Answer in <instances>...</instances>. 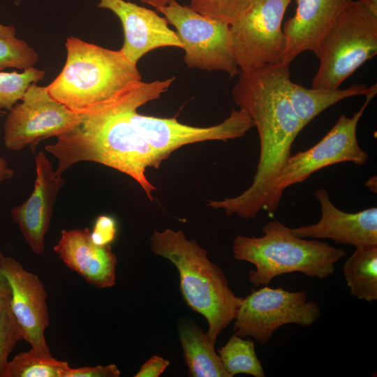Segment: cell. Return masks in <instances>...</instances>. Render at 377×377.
<instances>
[{"mask_svg": "<svg viewBox=\"0 0 377 377\" xmlns=\"http://www.w3.org/2000/svg\"><path fill=\"white\" fill-rule=\"evenodd\" d=\"M149 242L155 255L176 267L184 301L206 318L207 335L216 343L219 334L235 319L243 297L233 293L222 269L209 260L207 251L195 239H187L182 230H154Z\"/></svg>", "mask_w": 377, "mask_h": 377, "instance_id": "cell-3", "label": "cell"}, {"mask_svg": "<svg viewBox=\"0 0 377 377\" xmlns=\"http://www.w3.org/2000/svg\"><path fill=\"white\" fill-rule=\"evenodd\" d=\"M371 86L353 84L346 89L305 88L291 80L288 83V95L302 128L316 116L337 102L355 96L367 95Z\"/></svg>", "mask_w": 377, "mask_h": 377, "instance_id": "cell-20", "label": "cell"}, {"mask_svg": "<svg viewBox=\"0 0 377 377\" xmlns=\"http://www.w3.org/2000/svg\"><path fill=\"white\" fill-rule=\"evenodd\" d=\"M366 186L373 192H374V189L376 191V177L369 178L366 183Z\"/></svg>", "mask_w": 377, "mask_h": 377, "instance_id": "cell-36", "label": "cell"}, {"mask_svg": "<svg viewBox=\"0 0 377 377\" xmlns=\"http://www.w3.org/2000/svg\"><path fill=\"white\" fill-rule=\"evenodd\" d=\"M22 339L21 328L11 309L10 301L0 299V377H3L10 353Z\"/></svg>", "mask_w": 377, "mask_h": 377, "instance_id": "cell-26", "label": "cell"}, {"mask_svg": "<svg viewBox=\"0 0 377 377\" xmlns=\"http://www.w3.org/2000/svg\"><path fill=\"white\" fill-rule=\"evenodd\" d=\"M21 101L9 110L4 124V145L12 151L29 147L34 151L41 140L73 130L84 116L69 110L52 98L46 87L36 83L29 85Z\"/></svg>", "mask_w": 377, "mask_h": 377, "instance_id": "cell-11", "label": "cell"}, {"mask_svg": "<svg viewBox=\"0 0 377 377\" xmlns=\"http://www.w3.org/2000/svg\"><path fill=\"white\" fill-rule=\"evenodd\" d=\"M262 232L260 237L239 235L232 245L236 260L255 265L249 277L256 286H267L274 277L295 272L323 279L334 273L335 265L346 256L343 249L295 235L276 220L269 221Z\"/></svg>", "mask_w": 377, "mask_h": 377, "instance_id": "cell-5", "label": "cell"}, {"mask_svg": "<svg viewBox=\"0 0 377 377\" xmlns=\"http://www.w3.org/2000/svg\"><path fill=\"white\" fill-rule=\"evenodd\" d=\"M98 7L110 10L121 21L124 40L119 50L135 64L152 50L182 48L176 32L168 27L166 19L152 10L124 0H99Z\"/></svg>", "mask_w": 377, "mask_h": 377, "instance_id": "cell-14", "label": "cell"}, {"mask_svg": "<svg viewBox=\"0 0 377 377\" xmlns=\"http://www.w3.org/2000/svg\"><path fill=\"white\" fill-rule=\"evenodd\" d=\"M117 232L115 219L108 215L99 216L95 221L94 229L90 232L92 242L98 246L110 245Z\"/></svg>", "mask_w": 377, "mask_h": 377, "instance_id": "cell-28", "label": "cell"}, {"mask_svg": "<svg viewBox=\"0 0 377 377\" xmlns=\"http://www.w3.org/2000/svg\"><path fill=\"white\" fill-rule=\"evenodd\" d=\"M377 54V16L359 1H350L322 39L319 67L311 88L337 89Z\"/></svg>", "mask_w": 377, "mask_h": 377, "instance_id": "cell-6", "label": "cell"}, {"mask_svg": "<svg viewBox=\"0 0 377 377\" xmlns=\"http://www.w3.org/2000/svg\"><path fill=\"white\" fill-rule=\"evenodd\" d=\"M377 92L376 84L371 86L361 108L350 117L341 114L334 126L312 147L291 155L272 183L273 200L279 208L285 189L304 182L315 172L325 167L352 162L366 163L369 154L359 145L356 131L360 119Z\"/></svg>", "mask_w": 377, "mask_h": 377, "instance_id": "cell-7", "label": "cell"}, {"mask_svg": "<svg viewBox=\"0 0 377 377\" xmlns=\"http://www.w3.org/2000/svg\"><path fill=\"white\" fill-rule=\"evenodd\" d=\"M120 374L118 367L110 364L105 366L70 368L65 377H118Z\"/></svg>", "mask_w": 377, "mask_h": 377, "instance_id": "cell-29", "label": "cell"}, {"mask_svg": "<svg viewBox=\"0 0 377 377\" xmlns=\"http://www.w3.org/2000/svg\"><path fill=\"white\" fill-rule=\"evenodd\" d=\"M174 80L132 82L84 114L73 130L45 147L57 159L55 174L62 175L78 162H96L133 178L153 200L156 188L147 178L146 170L158 168L162 162L143 138L133 115L140 107L159 98Z\"/></svg>", "mask_w": 377, "mask_h": 377, "instance_id": "cell-1", "label": "cell"}, {"mask_svg": "<svg viewBox=\"0 0 377 377\" xmlns=\"http://www.w3.org/2000/svg\"><path fill=\"white\" fill-rule=\"evenodd\" d=\"M14 171L9 168L8 162L0 157V183L12 177Z\"/></svg>", "mask_w": 377, "mask_h": 377, "instance_id": "cell-32", "label": "cell"}, {"mask_svg": "<svg viewBox=\"0 0 377 377\" xmlns=\"http://www.w3.org/2000/svg\"><path fill=\"white\" fill-rule=\"evenodd\" d=\"M292 0H253L246 13L230 25L240 71L251 72L284 63L287 40L281 28Z\"/></svg>", "mask_w": 377, "mask_h": 377, "instance_id": "cell-9", "label": "cell"}, {"mask_svg": "<svg viewBox=\"0 0 377 377\" xmlns=\"http://www.w3.org/2000/svg\"><path fill=\"white\" fill-rule=\"evenodd\" d=\"M157 10L175 27L188 67L223 71L231 77L238 75L230 24L205 17L176 0Z\"/></svg>", "mask_w": 377, "mask_h": 377, "instance_id": "cell-8", "label": "cell"}, {"mask_svg": "<svg viewBox=\"0 0 377 377\" xmlns=\"http://www.w3.org/2000/svg\"><path fill=\"white\" fill-rule=\"evenodd\" d=\"M353 0H296L293 17L284 24L287 45L284 63L290 64L300 53L316 55L320 43L345 7Z\"/></svg>", "mask_w": 377, "mask_h": 377, "instance_id": "cell-18", "label": "cell"}, {"mask_svg": "<svg viewBox=\"0 0 377 377\" xmlns=\"http://www.w3.org/2000/svg\"><path fill=\"white\" fill-rule=\"evenodd\" d=\"M320 315L318 304L309 300L305 290L289 291L265 286L243 297L234 332L240 337H251L265 344L281 326L293 323L306 327Z\"/></svg>", "mask_w": 377, "mask_h": 377, "instance_id": "cell-10", "label": "cell"}, {"mask_svg": "<svg viewBox=\"0 0 377 377\" xmlns=\"http://www.w3.org/2000/svg\"><path fill=\"white\" fill-rule=\"evenodd\" d=\"M68 363L53 357L50 352L31 348L8 362L3 377H65Z\"/></svg>", "mask_w": 377, "mask_h": 377, "instance_id": "cell-22", "label": "cell"}, {"mask_svg": "<svg viewBox=\"0 0 377 377\" xmlns=\"http://www.w3.org/2000/svg\"><path fill=\"white\" fill-rule=\"evenodd\" d=\"M374 15L377 16V0H360Z\"/></svg>", "mask_w": 377, "mask_h": 377, "instance_id": "cell-35", "label": "cell"}, {"mask_svg": "<svg viewBox=\"0 0 377 377\" xmlns=\"http://www.w3.org/2000/svg\"><path fill=\"white\" fill-rule=\"evenodd\" d=\"M45 76V71L31 67L22 73L0 72V109L10 110L21 101L30 84ZM3 113L0 110V114Z\"/></svg>", "mask_w": 377, "mask_h": 377, "instance_id": "cell-24", "label": "cell"}, {"mask_svg": "<svg viewBox=\"0 0 377 377\" xmlns=\"http://www.w3.org/2000/svg\"><path fill=\"white\" fill-rule=\"evenodd\" d=\"M133 121L158 159L163 162L182 146L208 140H235L254 126L243 110L232 109L221 123L209 127L186 125L173 118H159L134 112Z\"/></svg>", "mask_w": 377, "mask_h": 377, "instance_id": "cell-12", "label": "cell"}, {"mask_svg": "<svg viewBox=\"0 0 377 377\" xmlns=\"http://www.w3.org/2000/svg\"><path fill=\"white\" fill-rule=\"evenodd\" d=\"M179 338L190 376L230 377L214 350L215 343L201 327L184 320L179 327Z\"/></svg>", "mask_w": 377, "mask_h": 377, "instance_id": "cell-19", "label": "cell"}, {"mask_svg": "<svg viewBox=\"0 0 377 377\" xmlns=\"http://www.w3.org/2000/svg\"><path fill=\"white\" fill-rule=\"evenodd\" d=\"M218 352L221 363L230 377L239 374L255 377L265 376L252 340L243 339L234 334Z\"/></svg>", "mask_w": 377, "mask_h": 377, "instance_id": "cell-23", "label": "cell"}, {"mask_svg": "<svg viewBox=\"0 0 377 377\" xmlns=\"http://www.w3.org/2000/svg\"><path fill=\"white\" fill-rule=\"evenodd\" d=\"M253 0H191L195 12L214 20L232 24L242 17Z\"/></svg>", "mask_w": 377, "mask_h": 377, "instance_id": "cell-25", "label": "cell"}, {"mask_svg": "<svg viewBox=\"0 0 377 377\" xmlns=\"http://www.w3.org/2000/svg\"><path fill=\"white\" fill-rule=\"evenodd\" d=\"M170 0H141L142 2L147 3L156 10L166 6Z\"/></svg>", "mask_w": 377, "mask_h": 377, "instance_id": "cell-34", "label": "cell"}, {"mask_svg": "<svg viewBox=\"0 0 377 377\" xmlns=\"http://www.w3.org/2000/svg\"><path fill=\"white\" fill-rule=\"evenodd\" d=\"M352 296L367 302L377 300V246L355 248L343 265Z\"/></svg>", "mask_w": 377, "mask_h": 377, "instance_id": "cell-21", "label": "cell"}, {"mask_svg": "<svg viewBox=\"0 0 377 377\" xmlns=\"http://www.w3.org/2000/svg\"><path fill=\"white\" fill-rule=\"evenodd\" d=\"M290 64L251 72L239 71L232 95L258 130L259 161L248 188L233 198L209 200L207 207L222 209L227 216L236 214L244 219L255 218L262 210L269 214L277 211L272 183L291 156L293 143L303 129L288 95Z\"/></svg>", "mask_w": 377, "mask_h": 377, "instance_id": "cell-2", "label": "cell"}, {"mask_svg": "<svg viewBox=\"0 0 377 377\" xmlns=\"http://www.w3.org/2000/svg\"><path fill=\"white\" fill-rule=\"evenodd\" d=\"M38 59L36 52L27 42L15 37H0V71L15 68L24 71Z\"/></svg>", "mask_w": 377, "mask_h": 377, "instance_id": "cell-27", "label": "cell"}, {"mask_svg": "<svg viewBox=\"0 0 377 377\" xmlns=\"http://www.w3.org/2000/svg\"><path fill=\"white\" fill-rule=\"evenodd\" d=\"M320 205L321 218L314 224L290 228L302 238L330 239L355 248L377 246V208L372 207L355 213L338 209L323 188L315 191Z\"/></svg>", "mask_w": 377, "mask_h": 377, "instance_id": "cell-16", "label": "cell"}, {"mask_svg": "<svg viewBox=\"0 0 377 377\" xmlns=\"http://www.w3.org/2000/svg\"><path fill=\"white\" fill-rule=\"evenodd\" d=\"M169 365V361L159 356H152L140 367L134 377H158Z\"/></svg>", "mask_w": 377, "mask_h": 377, "instance_id": "cell-30", "label": "cell"}, {"mask_svg": "<svg viewBox=\"0 0 377 377\" xmlns=\"http://www.w3.org/2000/svg\"><path fill=\"white\" fill-rule=\"evenodd\" d=\"M0 299L11 300V291L9 283L0 267Z\"/></svg>", "mask_w": 377, "mask_h": 377, "instance_id": "cell-31", "label": "cell"}, {"mask_svg": "<svg viewBox=\"0 0 377 377\" xmlns=\"http://www.w3.org/2000/svg\"><path fill=\"white\" fill-rule=\"evenodd\" d=\"M54 251L89 284L100 288L115 285L117 257L110 245L95 244L88 228L62 230Z\"/></svg>", "mask_w": 377, "mask_h": 377, "instance_id": "cell-17", "label": "cell"}, {"mask_svg": "<svg viewBox=\"0 0 377 377\" xmlns=\"http://www.w3.org/2000/svg\"><path fill=\"white\" fill-rule=\"evenodd\" d=\"M36 176L29 198L22 205L13 207L12 219L31 251L41 254L45 250V236L49 230L57 194L65 184L57 175L43 151L35 157Z\"/></svg>", "mask_w": 377, "mask_h": 377, "instance_id": "cell-15", "label": "cell"}, {"mask_svg": "<svg viewBox=\"0 0 377 377\" xmlns=\"http://www.w3.org/2000/svg\"><path fill=\"white\" fill-rule=\"evenodd\" d=\"M0 267L10 288V306L23 339L33 348L50 352L45 338L50 318L43 283L38 275L28 272L20 262L1 251Z\"/></svg>", "mask_w": 377, "mask_h": 377, "instance_id": "cell-13", "label": "cell"}, {"mask_svg": "<svg viewBox=\"0 0 377 377\" xmlns=\"http://www.w3.org/2000/svg\"><path fill=\"white\" fill-rule=\"evenodd\" d=\"M15 34L16 31L14 27L0 23V37H15Z\"/></svg>", "mask_w": 377, "mask_h": 377, "instance_id": "cell-33", "label": "cell"}, {"mask_svg": "<svg viewBox=\"0 0 377 377\" xmlns=\"http://www.w3.org/2000/svg\"><path fill=\"white\" fill-rule=\"evenodd\" d=\"M66 60L46 89L52 98L71 111L86 114L142 76L120 50H112L69 36Z\"/></svg>", "mask_w": 377, "mask_h": 377, "instance_id": "cell-4", "label": "cell"}]
</instances>
